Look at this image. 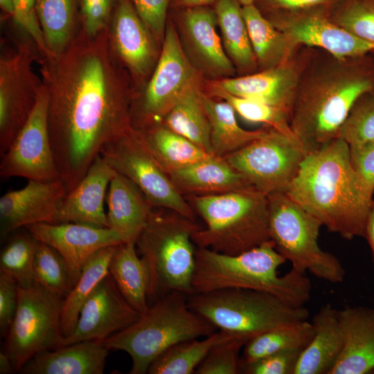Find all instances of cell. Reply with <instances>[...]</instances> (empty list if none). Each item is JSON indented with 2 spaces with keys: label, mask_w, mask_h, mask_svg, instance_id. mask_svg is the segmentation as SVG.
<instances>
[{
  "label": "cell",
  "mask_w": 374,
  "mask_h": 374,
  "mask_svg": "<svg viewBox=\"0 0 374 374\" xmlns=\"http://www.w3.org/2000/svg\"><path fill=\"white\" fill-rule=\"evenodd\" d=\"M201 98L210 123L213 155L224 157L265 134L267 127L255 131L242 129L233 107L225 100L218 101L202 91Z\"/></svg>",
  "instance_id": "obj_31"
},
{
  "label": "cell",
  "mask_w": 374,
  "mask_h": 374,
  "mask_svg": "<svg viewBox=\"0 0 374 374\" xmlns=\"http://www.w3.org/2000/svg\"><path fill=\"white\" fill-rule=\"evenodd\" d=\"M287 260L271 240L236 255L196 247L192 278L194 293L228 288L249 289L271 293L286 303L304 306L312 285L305 274L294 269L280 276L278 269Z\"/></svg>",
  "instance_id": "obj_4"
},
{
  "label": "cell",
  "mask_w": 374,
  "mask_h": 374,
  "mask_svg": "<svg viewBox=\"0 0 374 374\" xmlns=\"http://www.w3.org/2000/svg\"><path fill=\"white\" fill-rule=\"evenodd\" d=\"M169 176L185 198L253 187L224 158L215 155L171 172Z\"/></svg>",
  "instance_id": "obj_26"
},
{
  "label": "cell",
  "mask_w": 374,
  "mask_h": 374,
  "mask_svg": "<svg viewBox=\"0 0 374 374\" xmlns=\"http://www.w3.org/2000/svg\"><path fill=\"white\" fill-rule=\"evenodd\" d=\"M39 51L32 38L17 40L13 48L4 50L0 57V155L30 114L43 86L33 71Z\"/></svg>",
  "instance_id": "obj_13"
},
{
  "label": "cell",
  "mask_w": 374,
  "mask_h": 374,
  "mask_svg": "<svg viewBox=\"0 0 374 374\" xmlns=\"http://www.w3.org/2000/svg\"><path fill=\"white\" fill-rule=\"evenodd\" d=\"M67 193L62 179L28 180L22 188L0 198V233L6 240L15 231L37 223H57L60 204Z\"/></svg>",
  "instance_id": "obj_20"
},
{
  "label": "cell",
  "mask_w": 374,
  "mask_h": 374,
  "mask_svg": "<svg viewBox=\"0 0 374 374\" xmlns=\"http://www.w3.org/2000/svg\"><path fill=\"white\" fill-rule=\"evenodd\" d=\"M329 18L355 35L374 42V0H344Z\"/></svg>",
  "instance_id": "obj_42"
},
{
  "label": "cell",
  "mask_w": 374,
  "mask_h": 374,
  "mask_svg": "<svg viewBox=\"0 0 374 374\" xmlns=\"http://www.w3.org/2000/svg\"><path fill=\"white\" fill-rule=\"evenodd\" d=\"M116 174L102 156L98 155L76 187L62 199L57 224L73 222L109 227L104 199Z\"/></svg>",
  "instance_id": "obj_23"
},
{
  "label": "cell",
  "mask_w": 374,
  "mask_h": 374,
  "mask_svg": "<svg viewBox=\"0 0 374 374\" xmlns=\"http://www.w3.org/2000/svg\"><path fill=\"white\" fill-rule=\"evenodd\" d=\"M117 246L107 247L94 253L86 262L78 280L64 297L61 310L64 337L73 333L84 303L109 274V264Z\"/></svg>",
  "instance_id": "obj_36"
},
{
  "label": "cell",
  "mask_w": 374,
  "mask_h": 374,
  "mask_svg": "<svg viewBox=\"0 0 374 374\" xmlns=\"http://www.w3.org/2000/svg\"><path fill=\"white\" fill-rule=\"evenodd\" d=\"M100 154L118 173L134 182L154 207L196 220V213L155 159L140 130L131 126L107 143Z\"/></svg>",
  "instance_id": "obj_12"
},
{
  "label": "cell",
  "mask_w": 374,
  "mask_h": 374,
  "mask_svg": "<svg viewBox=\"0 0 374 374\" xmlns=\"http://www.w3.org/2000/svg\"><path fill=\"white\" fill-rule=\"evenodd\" d=\"M15 371L12 361L3 351L0 353V373L9 374Z\"/></svg>",
  "instance_id": "obj_53"
},
{
  "label": "cell",
  "mask_w": 374,
  "mask_h": 374,
  "mask_svg": "<svg viewBox=\"0 0 374 374\" xmlns=\"http://www.w3.org/2000/svg\"><path fill=\"white\" fill-rule=\"evenodd\" d=\"M117 0H79L80 29L96 36L107 29Z\"/></svg>",
  "instance_id": "obj_46"
},
{
  "label": "cell",
  "mask_w": 374,
  "mask_h": 374,
  "mask_svg": "<svg viewBox=\"0 0 374 374\" xmlns=\"http://www.w3.org/2000/svg\"><path fill=\"white\" fill-rule=\"evenodd\" d=\"M217 25L215 10L207 6L188 8L180 19L184 39L199 71L215 80L231 78L236 73L217 31Z\"/></svg>",
  "instance_id": "obj_22"
},
{
  "label": "cell",
  "mask_w": 374,
  "mask_h": 374,
  "mask_svg": "<svg viewBox=\"0 0 374 374\" xmlns=\"http://www.w3.org/2000/svg\"><path fill=\"white\" fill-rule=\"evenodd\" d=\"M269 14L267 18L276 23L308 15L330 16L344 0H255ZM254 2V3H255Z\"/></svg>",
  "instance_id": "obj_45"
},
{
  "label": "cell",
  "mask_w": 374,
  "mask_h": 374,
  "mask_svg": "<svg viewBox=\"0 0 374 374\" xmlns=\"http://www.w3.org/2000/svg\"><path fill=\"white\" fill-rule=\"evenodd\" d=\"M337 314L343 348L329 374L374 373V308L347 305Z\"/></svg>",
  "instance_id": "obj_24"
},
{
  "label": "cell",
  "mask_w": 374,
  "mask_h": 374,
  "mask_svg": "<svg viewBox=\"0 0 374 374\" xmlns=\"http://www.w3.org/2000/svg\"><path fill=\"white\" fill-rule=\"evenodd\" d=\"M200 229L196 220L175 211H152L135 242L149 271V306L172 292L193 294L197 247L192 237Z\"/></svg>",
  "instance_id": "obj_7"
},
{
  "label": "cell",
  "mask_w": 374,
  "mask_h": 374,
  "mask_svg": "<svg viewBox=\"0 0 374 374\" xmlns=\"http://www.w3.org/2000/svg\"><path fill=\"white\" fill-rule=\"evenodd\" d=\"M141 314L126 301L109 273L84 303L75 328L64 337L62 346L88 340L101 343L130 326Z\"/></svg>",
  "instance_id": "obj_18"
},
{
  "label": "cell",
  "mask_w": 374,
  "mask_h": 374,
  "mask_svg": "<svg viewBox=\"0 0 374 374\" xmlns=\"http://www.w3.org/2000/svg\"><path fill=\"white\" fill-rule=\"evenodd\" d=\"M139 130L150 150L168 175L213 155L162 124Z\"/></svg>",
  "instance_id": "obj_35"
},
{
  "label": "cell",
  "mask_w": 374,
  "mask_h": 374,
  "mask_svg": "<svg viewBox=\"0 0 374 374\" xmlns=\"http://www.w3.org/2000/svg\"><path fill=\"white\" fill-rule=\"evenodd\" d=\"M338 138L350 147L374 141V91L363 95L355 103Z\"/></svg>",
  "instance_id": "obj_43"
},
{
  "label": "cell",
  "mask_w": 374,
  "mask_h": 374,
  "mask_svg": "<svg viewBox=\"0 0 374 374\" xmlns=\"http://www.w3.org/2000/svg\"><path fill=\"white\" fill-rule=\"evenodd\" d=\"M110 50L134 84H146L161 48L130 0H117L109 26Z\"/></svg>",
  "instance_id": "obj_16"
},
{
  "label": "cell",
  "mask_w": 374,
  "mask_h": 374,
  "mask_svg": "<svg viewBox=\"0 0 374 374\" xmlns=\"http://www.w3.org/2000/svg\"><path fill=\"white\" fill-rule=\"evenodd\" d=\"M64 298L34 284L19 286L17 310L5 336L4 352L15 371L35 355L62 346L61 310Z\"/></svg>",
  "instance_id": "obj_11"
},
{
  "label": "cell",
  "mask_w": 374,
  "mask_h": 374,
  "mask_svg": "<svg viewBox=\"0 0 374 374\" xmlns=\"http://www.w3.org/2000/svg\"><path fill=\"white\" fill-rule=\"evenodd\" d=\"M239 1L240 2L241 5L244 6L253 4L255 2V0H239Z\"/></svg>",
  "instance_id": "obj_56"
},
{
  "label": "cell",
  "mask_w": 374,
  "mask_h": 374,
  "mask_svg": "<svg viewBox=\"0 0 374 374\" xmlns=\"http://www.w3.org/2000/svg\"><path fill=\"white\" fill-rule=\"evenodd\" d=\"M138 15L160 44L166 28L170 0H130Z\"/></svg>",
  "instance_id": "obj_49"
},
{
  "label": "cell",
  "mask_w": 374,
  "mask_h": 374,
  "mask_svg": "<svg viewBox=\"0 0 374 374\" xmlns=\"http://www.w3.org/2000/svg\"><path fill=\"white\" fill-rule=\"evenodd\" d=\"M314 335L303 350L294 374H329L343 348L337 310L327 303L313 316Z\"/></svg>",
  "instance_id": "obj_27"
},
{
  "label": "cell",
  "mask_w": 374,
  "mask_h": 374,
  "mask_svg": "<svg viewBox=\"0 0 374 374\" xmlns=\"http://www.w3.org/2000/svg\"><path fill=\"white\" fill-rule=\"evenodd\" d=\"M48 102V91L43 84L27 121L1 157V177L40 181L60 179L49 136Z\"/></svg>",
  "instance_id": "obj_15"
},
{
  "label": "cell",
  "mask_w": 374,
  "mask_h": 374,
  "mask_svg": "<svg viewBox=\"0 0 374 374\" xmlns=\"http://www.w3.org/2000/svg\"><path fill=\"white\" fill-rule=\"evenodd\" d=\"M109 350L100 342L82 341L42 351L22 368L25 374H103Z\"/></svg>",
  "instance_id": "obj_25"
},
{
  "label": "cell",
  "mask_w": 374,
  "mask_h": 374,
  "mask_svg": "<svg viewBox=\"0 0 374 374\" xmlns=\"http://www.w3.org/2000/svg\"><path fill=\"white\" fill-rule=\"evenodd\" d=\"M273 24L287 35L295 48H318L338 58L374 53V42L355 35L326 15H304Z\"/></svg>",
  "instance_id": "obj_21"
},
{
  "label": "cell",
  "mask_w": 374,
  "mask_h": 374,
  "mask_svg": "<svg viewBox=\"0 0 374 374\" xmlns=\"http://www.w3.org/2000/svg\"><path fill=\"white\" fill-rule=\"evenodd\" d=\"M353 166L367 199L373 202L374 141L350 147Z\"/></svg>",
  "instance_id": "obj_48"
},
{
  "label": "cell",
  "mask_w": 374,
  "mask_h": 374,
  "mask_svg": "<svg viewBox=\"0 0 374 374\" xmlns=\"http://www.w3.org/2000/svg\"><path fill=\"white\" fill-rule=\"evenodd\" d=\"M36 63L48 94L55 162L69 193L103 146L132 126V81L110 50L107 29L93 37L80 29L66 49L39 53Z\"/></svg>",
  "instance_id": "obj_1"
},
{
  "label": "cell",
  "mask_w": 374,
  "mask_h": 374,
  "mask_svg": "<svg viewBox=\"0 0 374 374\" xmlns=\"http://www.w3.org/2000/svg\"><path fill=\"white\" fill-rule=\"evenodd\" d=\"M312 50L297 49L285 61L258 73L209 82L232 95L283 109L290 115L301 78L314 53Z\"/></svg>",
  "instance_id": "obj_17"
},
{
  "label": "cell",
  "mask_w": 374,
  "mask_h": 374,
  "mask_svg": "<svg viewBox=\"0 0 374 374\" xmlns=\"http://www.w3.org/2000/svg\"><path fill=\"white\" fill-rule=\"evenodd\" d=\"M314 53L301 78L290 112L291 127L305 153L338 138L355 103L374 91V58Z\"/></svg>",
  "instance_id": "obj_2"
},
{
  "label": "cell",
  "mask_w": 374,
  "mask_h": 374,
  "mask_svg": "<svg viewBox=\"0 0 374 374\" xmlns=\"http://www.w3.org/2000/svg\"><path fill=\"white\" fill-rule=\"evenodd\" d=\"M201 92V84L190 87L168 112L161 124L213 154L210 123Z\"/></svg>",
  "instance_id": "obj_34"
},
{
  "label": "cell",
  "mask_w": 374,
  "mask_h": 374,
  "mask_svg": "<svg viewBox=\"0 0 374 374\" xmlns=\"http://www.w3.org/2000/svg\"><path fill=\"white\" fill-rule=\"evenodd\" d=\"M0 254V271L12 276L21 287L35 284L33 265L38 240L26 229L8 236Z\"/></svg>",
  "instance_id": "obj_40"
},
{
  "label": "cell",
  "mask_w": 374,
  "mask_h": 374,
  "mask_svg": "<svg viewBox=\"0 0 374 374\" xmlns=\"http://www.w3.org/2000/svg\"><path fill=\"white\" fill-rule=\"evenodd\" d=\"M187 301L192 310L217 329L250 338L309 317L304 306L294 307L271 293L249 289L194 293Z\"/></svg>",
  "instance_id": "obj_8"
},
{
  "label": "cell",
  "mask_w": 374,
  "mask_h": 374,
  "mask_svg": "<svg viewBox=\"0 0 374 374\" xmlns=\"http://www.w3.org/2000/svg\"><path fill=\"white\" fill-rule=\"evenodd\" d=\"M217 0H175L177 5L188 8L207 6Z\"/></svg>",
  "instance_id": "obj_54"
},
{
  "label": "cell",
  "mask_w": 374,
  "mask_h": 374,
  "mask_svg": "<svg viewBox=\"0 0 374 374\" xmlns=\"http://www.w3.org/2000/svg\"><path fill=\"white\" fill-rule=\"evenodd\" d=\"M19 296V285L10 275L0 271V330L4 337L15 317Z\"/></svg>",
  "instance_id": "obj_51"
},
{
  "label": "cell",
  "mask_w": 374,
  "mask_h": 374,
  "mask_svg": "<svg viewBox=\"0 0 374 374\" xmlns=\"http://www.w3.org/2000/svg\"><path fill=\"white\" fill-rule=\"evenodd\" d=\"M136 248L134 240L118 244L109 264V273L126 301L143 314L149 308V271Z\"/></svg>",
  "instance_id": "obj_30"
},
{
  "label": "cell",
  "mask_w": 374,
  "mask_h": 374,
  "mask_svg": "<svg viewBox=\"0 0 374 374\" xmlns=\"http://www.w3.org/2000/svg\"><path fill=\"white\" fill-rule=\"evenodd\" d=\"M267 199L270 238L292 268L330 283H341L346 274L343 265L319 246L321 223L285 192L270 194Z\"/></svg>",
  "instance_id": "obj_9"
},
{
  "label": "cell",
  "mask_w": 374,
  "mask_h": 374,
  "mask_svg": "<svg viewBox=\"0 0 374 374\" xmlns=\"http://www.w3.org/2000/svg\"><path fill=\"white\" fill-rule=\"evenodd\" d=\"M36 12L49 55L66 49L80 30L79 0H37Z\"/></svg>",
  "instance_id": "obj_33"
},
{
  "label": "cell",
  "mask_w": 374,
  "mask_h": 374,
  "mask_svg": "<svg viewBox=\"0 0 374 374\" xmlns=\"http://www.w3.org/2000/svg\"><path fill=\"white\" fill-rule=\"evenodd\" d=\"M214 10L226 55L237 71L243 75L253 73L258 67L240 2L217 0Z\"/></svg>",
  "instance_id": "obj_29"
},
{
  "label": "cell",
  "mask_w": 374,
  "mask_h": 374,
  "mask_svg": "<svg viewBox=\"0 0 374 374\" xmlns=\"http://www.w3.org/2000/svg\"><path fill=\"white\" fill-rule=\"evenodd\" d=\"M242 12L258 67L261 70L280 64L298 49L254 3L242 6Z\"/></svg>",
  "instance_id": "obj_32"
},
{
  "label": "cell",
  "mask_w": 374,
  "mask_h": 374,
  "mask_svg": "<svg viewBox=\"0 0 374 374\" xmlns=\"http://www.w3.org/2000/svg\"><path fill=\"white\" fill-rule=\"evenodd\" d=\"M187 299L188 295L181 292L161 297L138 320L101 344L109 350H123L130 355V374L147 373L151 363L170 346L217 331L216 327L190 308Z\"/></svg>",
  "instance_id": "obj_6"
},
{
  "label": "cell",
  "mask_w": 374,
  "mask_h": 374,
  "mask_svg": "<svg viewBox=\"0 0 374 374\" xmlns=\"http://www.w3.org/2000/svg\"><path fill=\"white\" fill-rule=\"evenodd\" d=\"M186 199L206 224L193 235L197 247L236 255L271 240L267 196L254 187Z\"/></svg>",
  "instance_id": "obj_5"
},
{
  "label": "cell",
  "mask_w": 374,
  "mask_h": 374,
  "mask_svg": "<svg viewBox=\"0 0 374 374\" xmlns=\"http://www.w3.org/2000/svg\"><path fill=\"white\" fill-rule=\"evenodd\" d=\"M250 339L240 336L215 344L197 367L195 373H241L240 352Z\"/></svg>",
  "instance_id": "obj_44"
},
{
  "label": "cell",
  "mask_w": 374,
  "mask_h": 374,
  "mask_svg": "<svg viewBox=\"0 0 374 374\" xmlns=\"http://www.w3.org/2000/svg\"><path fill=\"white\" fill-rule=\"evenodd\" d=\"M24 228L39 242L51 246L62 256L73 286L86 262L94 253L107 247L130 241L125 235L109 227L80 223H37Z\"/></svg>",
  "instance_id": "obj_19"
},
{
  "label": "cell",
  "mask_w": 374,
  "mask_h": 374,
  "mask_svg": "<svg viewBox=\"0 0 374 374\" xmlns=\"http://www.w3.org/2000/svg\"><path fill=\"white\" fill-rule=\"evenodd\" d=\"M365 238L368 241L374 259V202L368 218Z\"/></svg>",
  "instance_id": "obj_52"
},
{
  "label": "cell",
  "mask_w": 374,
  "mask_h": 374,
  "mask_svg": "<svg viewBox=\"0 0 374 374\" xmlns=\"http://www.w3.org/2000/svg\"><path fill=\"white\" fill-rule=\"evenodd\" d=\"M0 7L5 13L13 19L15 15L13 0H0Z\"/></svg>",
  "instance_id": "obj_55"
},
{
  "label": "cell",
  "mask_w": 374,
  "mask_h": 374,
  "mask_svg": "<svg viewBox=\"0 0 374 374\" xmlns=\"http://www.w3.org/2000/svg\"><path fill=\"white\" fill-rule=\"evenodd\" d=\"M285 193L330 231L347 240L365 237L373 202L364 195L350 146L341 139L306 154Z\"/></svg>",
  "instance_id": "obj_3"
},
{
  "label": "cell",
  "mask_w": 374,
  "mask_h": 374,
  "mask_svg": "<svg viewBox=\"0 0 374 374\" xmlns=\"http://www.w3.org/2000/svg\"><path fill=\"white\" fill-rule=\"evenodd\" d=\"M33 274L35 284L64 299L73 287L69 267L62 256L51 246L39 241Z\"/></svg>",
  "instance_id": "obj_41"
},
{
  "label": "cell",
  "mask_w": 374,
  "mask_h": 374,
  "mask_svg": "<svg viewBox=\"0 0 374 374\" xmlns=\"http://www.w3.org/2000/svg\"><path fill=\"white\" fill-rule=\"evenodd\" d=\"M37 0H13V21L34 41L40 53L49 55L36 12Z\"/></svg>",
  "instance_id": "obj_50"
},
{
  "label": "cell",
  "mask_w": 374,
  "mask_h": 374,
  "mask_svg": "<svg viewBox=\"0 0 374 374\" xmlns=\"http://www.w3.org/2000/svg\"><path fill=\"white\" fill-rule=\"evenodd\" d=\"M303 349L276 353L251 362L241 363V373L294 374Z\"/></svg>",
  "instance_id": "obj_47"
},
{
  "label": "cell",
  "mask_w": 374,
  "mask_h": 374,
  "mask_svg": "<svg viewBox=\"0 0 374 374\" xmlns=\"http://www.w3.org/2000/svg\"><path fill=\"white\" fill-rule=\"evenodd\" d=\"M197 84H201L200 72L187 57L177 31L168 22L157 65L143 91L133 95L132 125L143 129L161 124L184 92Z\"/></svg>",
  "instance_id": "obj_10"
},
{
  "label": "cell",
  "mask_w": 374,
  "mask_h": 374,
  "mask_svg": "<svg viewBox=\"0 0 374 374\" xmlns=\"http://www.w3.org/2000/svg\"><path fill=\"white\" fill-rule=\"evenodd\" d=\"M107 206L109 227L135 242L154 208L134 182L117 172L109 185Z\"/></svg>",
  "instance_id": "obj_28"
},
{
  "label": "cell",
  "mask_w": 374,
  "mask_h": 374,
  "mask_svg": "<svg viewBox=\"0 0 374 374\" xmlns=\"http://www.w3.org/2000/svg\"><path fill=\"white\" fill-rule=\"evenodd\" d=\"M207 94L229 103L247 121L262 123L283 134L301 148V144L290 125V115L285 110L255 100L232 95L208 82Z\"/></svg>",
  "instance_id": "obj_39"
},
{
  "label": "cell",
  "mask_w": 374,
  "mask_h": 374,
  "mask_svg": "<svg viewBox=\"0 0 374 374\" xmlns=\"http://www.w3.org/2000/svg\"><path fill=\"white\" fill-rule=\"evenodd\" d=\"M314 335L311 322H294L260 333L244 346L242 362H251L285 350L304 349Z\"/></svg>",
  "instance_id": "obj_38"
},
{
  "label": "cell",
  "mask_w": 374,
  "mask_h": 374,
  "mask_svg": "<svg viewBox=\"0 0 374 374\" xmlns=\"http://www.w3.org/2000/svg\"><path fill=\"white\" fill-rule=\"evenodd\" d=\"M240 336L244 335L219 330L202 340L196 338L177 343L163 351L151 363L148 373H195L197 367L213 346Z\"/></svg>",
  "instance_id": "obj_37"
},
{
  "label": "cell",
  "mask_w": 374,
  "mask_h": 374,
  "mask_svg": "<svg viewBox=\"0 0 374 374\" xmlns=\"http://www.w3.org/2000/svg\"><path fill=\"white\" fill-rule=\"evenodd\" d=\"M305 155L300 145L268 127L265 135L223 158L267 196L286 192Z\"/></svg>",
  "instance_id": "obj_14"
}]
</instances>
